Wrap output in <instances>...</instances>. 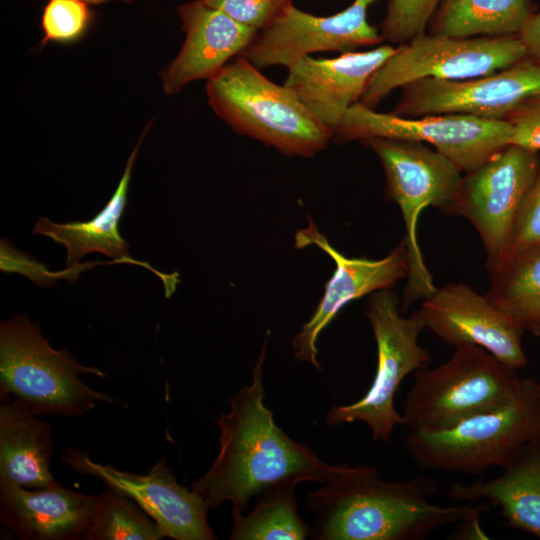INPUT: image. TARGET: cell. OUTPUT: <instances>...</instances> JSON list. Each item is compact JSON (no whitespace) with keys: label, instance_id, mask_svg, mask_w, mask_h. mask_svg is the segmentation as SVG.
Segmentation results:
<instances>
[{"label":"cell","instance_id":"cell-1","mask_svg":"<svg viewBox=\"0 0 540 540\" xmlns=\"http://www.w3.org/2000/svg\"><path fill=\"white\" fill-rule=\"evenodd\" d=\"M265 348L266 343L251 383L229 397L230 410L216 421L220 447L214 462L191 486L207 507L213 509L230 501L232 512L246 513L250 498L272 485L302 481L328 485L379 475L376 468L365 464L326 463L275 423L273 411L264 404Z\"/></svg>","mask_w":540,"mask_h":540},{"label":"cell","instance_id":"cell-2","mask_svg":"<svg viewBox=\"0 0 540 540\" xmlns=\"http://www.w3.org/2000/svg\"><path fill=\"white\" fill-rule=\"evenodd\" d=\"M379 475L323 485L309 493L311 535L318 540H422L461 522L478 505L441 506L429 497L438 485L427 475L382 481Z\"/></svg>","mask_w":540,"mask_h":540},{"label":"cell","instance_id":"cell-3","mask_svg":"<svg viewBox=\"0 0 540 540\" xmlns=\"http://www.w3.org/2000/svg\"><path fill=\"white\" fill-rule=\"evenodd\" d=\"M209 105L235 132L286 156L312 157L333 140L326 127L287 86L274 83L243 56L207 80Z\"/></svg>","mask_w":540,"mask_h":540},{"label":"cell","instance_id":"cell-4","mask_svg":"<svg viewBox=\"0 0 540 540\" xmlns=\"http://www.w3.org/2000/svg\"><path fill=\"white\" fill-rule=\"evenodd\" d=\"M524 379L479 346H455L444 363L414 373L403 403V425L408 431L447 430L505 406L520 394Z\"/></svg>","mask_w":540,"mask_h":540},{"label":"cell","instance_id":"cell-5","mask_svg":"<svg viewBox=\"0 0 540 540\" xmlns=\"http://www.w3.org/2000/svg\"><path fill=\"white\" fill-rule=\"evenodd\" d=\"M79 373L99 377L96 367L81 365L67 350L53 349L39 325L25 315L0 324V395L18 401L36 415L82 416L97 402L117 403L90 388Z\"/></svg>","mask_w":540,"mask_h":540},{"label":"cell","instance_id":"cell-6","mask_svg":"<svg viewBox=\"0 0 540 540\" xmlns=\"http://www.w3.org/2000/svg\"><path fill=\"white\" fill-rule=\"evenodd\" d=\"M540 440V384L525 378L505 406L439 432L408 431L406 449L417 466L478 474L504 467L524 446Z\"/></svg>","mask_w":540,"mask_h":540},{"label":"cell","instance_id":"cell-7","mask_svg":"<svg viewBox=\"0 0 540 540\" xmlns=\"http://www.w3.org/2000/svg\"><path fill=\"white\" fill-rule=\"evenodd\" d=\"M364 142L380 160L385 172L386 197L399 206L405 224L403 239L409 271L400 300L401 311L405 313L414 302L429 298L437 290L417 240L419 215L427 207L444 213L457 192L463 171L422 142L388 138Z\"/></svg>","mask_w":540,"mask_h":540},{"label":"cell","instance_id":"cell-8","mask_svg":"<svg viewBox=\"0 0 540 540\" xmlns=\"http://www.w3.org/2000/svg\"><path fill=\"white\" fill-rule=\"evenodd\" d=\"M366 316L377 346V368L365 395L348 405H333L327 412L328 425L361 421L366 424L374 441L387 442L395 426L403 425V417L394 405V397L403 379L429 366V351L419 344L420 333L426 329L417 311L402 316L400 299L391 289L371 294Z\"/></svg>","mask_w":540,"mask_h":540},{"label":"cell","instance_id":"cell-9","mask_svg":"<svg viewBox=\"0 0 540 540\" xmlns=\"http://www.w3.org/2000/svg\"><path fill=\"white\" fill-rule=\"evenodd\" d=\"M528 57L518 35L458 38L422 34L399 45L374 73L360 103L374 109L396 88L423 78L465 80L507 68Z\"/></svg>","mask_w":540,"mask_h":540},{"label":"cell","instance_id":"cell-10","mask_svg":"<svg viewBox=\"0 0 540 540\" xmlns=\"http://www.w3.org/2000/svg\"><path fill=\"white\" fill-rule=\"evenodd\" d=\"M511 132L512 126L507 120L467 114L405 118L379 113L357 102L344 114L333 140L342 143L388 138L428 143L463 172H469L509 145Z\"/></svg>","mask_w":540,"mask_h":540},{"label":"cell","instance_id":"cell-11","mask_svg":"<svg viewBox=\"0 0 540 540\" xmlns=\"http://www.w3.org/2000/svg\"><path fill=\"white\" fill-rule=\"evenodd\" d=\"M538 152L507 145L476 169L465 172L444 212L467 219L486 251L488 272L503 259L521 203L539 168Z\"/></svg>","mask_w":540,"mask_h":540},{"label":"cell","instance_id":"cell-12","mask_svg":"<svg viewBox=\"0 0 540 540\" xmlns=\"http://www.w3.org/2000/svg\"><path fill=\"white\" fill-rule=\"evenodd\" d=\"M401 89L392 111L396 116L467 114L506 120L524 102L540 95V62L526 57L492 74L465 80L423 78Z\"/></svg>","mask_w":540,"mask_h":540},{"label":"cell","instance_id":"cell-13","mask_svg":"<svg viewBox=\"0 0 540 540\" xmlns=\"http://www.w3.org/2000/svg\"><path fill=\"white\" fill-rule=\"evenodd\" d=\"M378 0H353L330 16H315L293 4L269 27L258 32L240 54L259 69L290 67L316 52L347 53L383 42L380 32L368 22L369 7Z\"/></svg>","mask_w":540,"mask_h":540},{"label":"cell","instance_id":"cell-14","mask_svg":"<svg viewBox=\"0 0 540 540\" xmlns=\"http://www.w3.org/2000/svg\"><path fill=\"white\" fill-rule=\"evenodd\" d=\"M61 459L74 471L96 478L135 502L155 521L163 538L216 539L207 521L210 509L192 488L189 490L178 483L165 459L157 462L145 474L97 463L88 453L75 448L64 449Z\"/></svg>","mask_w":540,"mask_h":540},{"label":"cell","instance_id":"cell-15","mask_svg":"<svg viewBox=\"0 0 540 540\" xmlns=\"http://www.w3.org/2000/svg\"><path fill=\"white\" fill-rule=\"evenodd\" d=\"M314 245L323 250L336 265L325 285L324 294L310 319L292 341L294 356L320 369L317 342L320 333L349 302L376 291L391 289L409 271L404 239L384 258H349L336 250L315 224L310 223L295 235L296 248Z\"/></svg>","mask_w":540,"mask_h":540},{"label":"cell","instance_id":"cell-16","mask_svg":"<svg viewBox=\"0 0 540 540\" xmlns=\"http://www.w3.org/2000/svg\"><path fill=\"white\" fill-rule=\"evenodd\" d=\"M420 313L426 329L450 346H479L518 370L527 358L522 348L524 330L486 295L463 283H449L423 300Z\"/></svg>","mask_w":540,"mask_h":540},{"label":"cell","instance_id":"cell-17","mask_svg":"<svg viewBox=\"0 0 540 540\" xmlns=\"http://www.w3.org/2000/svg\"><path fill=\"white\" fill-rule=\"evenodd\" d=\"M396 49L385 44L330 59L306 56L287 68L284 85L334 133L346 111L360 101L371 77Z\"/></svg>","mask_w":540,"mask_h":540},{"label":"cell","instance_id":"cell-18","mask_svg":"<svg viewBox=\"0 0 540 540\" xmlns=\"http://www.w3.org/2000/svg\"><path fill=\"white\" fill-rule=\"evenodd\" d=\"M177 14L185 40L161 76L163 90L168 95L176 94L193 81L212 78L258 34L256 29L235 21L202 0L180 5Z\"/></svg>","mask_w":540,"mask_h":540},{"label":"cell","instance_id":"cell-19","mask_svg":"<svg viewBox=\"0 0 540 540\" xmlns=\"http://www.w3.org/2000/svg\"><path fill=\"white\" fill-rule=\"evenodd\" d=\"M96 500L58 482L27 488L0 481V520L22 540H87Z\"/></svg>","mask_w":540,"mask_h":540},{"label":"cell","instance_id":"cell-20","mask_svg":"<svg viewBox=\"0 0 540 540\" xmlns=\"http://www.w3.org/2000/svg\"><path fill=\"white\" fill-rule=\"evenodd\" d=\"M502 469L488 480L454 482L447 494L458 503L488 501L508 526L540 539V440L524 446Z\"/></svg>","mask_w":540,"mask_h":540},{"label":"cell","instance_id":"cell-21","mask_svg":"<svg viewBox=\"0 0 540 540\" xmlns=\"http://www.w3.org/2000/svg\"><path fill=\"white\" fill-rule=\"evenodd\" d=\"M0 481L43 488L57 481L50 470L51 424L14 399H1Z\"/></svg>","mask_w":540,"mask_h":540},{"label":"cell","instance_id":"cell-22","mask_svg":"<svg viewBox=\"0 0 540 540\" xmlns=\"http://www.w3.org/2000/svg\"><path fill=\"white\" fill-rule=\"evenodd\" d=\"M145 135L131 153L122 178L109 202L92 220L54 223L39 217L32 230L62 244L67 250V266H72L90 252H100L119 261H132L127 242L120 236L118 223L125 209L128 186L135 158Z\"/></svg>","mask_w":540,"mask_h":540},{"label":"cell","instance_id":"cell-23","mask_svg":"<svg viewBox=\"0 0 540 540\" xmlns=\"http://www.w3.org/2000/svg\"><path fill=\"white\" fill-rule=\"evenodd\" d=\"M532 14L529 0H440L430 33L458 38L518 35Z\"/></svg>","mask_w":540,"mask_h":540},{"label":"cell","instance_id":"cell-24","mask_svg":"<svg viewBox=\"0 0 540 540\" xmlns=\"http://www.w3.org/2000/svg\"><path fill=\"white\" fill-rule=\"evenodd\" d=\"M295 483H282L260 491L249 513L232 512L231 540H303L308 528L297 511Z\"/></svg>","mask_w":540,"mask_h":540},{"label":"cell","instance_id":"cell-25","mask_svg":"<svg viewBox=\"0 0 540 540\" xmlns=\"http://www.w3.org/2000/svg\"><path fill=\"white\" fill-rule=\"evenodd\" d=\"M486 297L516 321L540 305V246L489 273Z\"/></svg>","mask_w":540,"mask_h":540},{"label":"cell","instance_id":"cell-26","mask_svg":"<svg viewBox=\"0 0 540 540\" xmlns=\"http://www.w3.org/2000/svg\"><path fill=\"white\" fill-rule=\"evenodd\" d=\"M155 521L128 497L107 487L97 495L87 540H159Z\"/></svg>","mask_w":540,"mask_h":540},{"label":"cell","instance_id":"cell-27","mask_svg":"<svg viewBox=\"0 0 540 540\" xmlns=\"http://www.w3.org/2000/svg\"><path fill=\"white\" fill-rule=\"evenodd\" d=\"M440 0H390L381 23L383 42L406 44L426 33Z\"/></svg>","mask_w":540,"mask_h":540},{"label":"cell","instance_id":"cell-28","mask_svg":"<svg viewBox=\"0 0 540 540\" xmlns=\"http://www.w3.org/2000/svg\"><path fill=\"white\" fill-rule=\"evenodd\" d=\"M539 246L540 164L537 175L527 191L516 215L501 264Z\"/></svg>","mask_w":540,"mask_h":540},{"label":"cell","instance_id":"cell-29","mask_svg":"<svg viewBox=\"0 0 540 540\" xmlns=\"http://www.w3.org/2000/svg\"><path fill=\"white\" fill-rule=\"evenodd\" d=\"M89 18L88 3L83 0H49L41 19L43 43L75 40L86 29Z\"/></svg>","mask_w":540,"mask_h":540},{"label":"cell","instance_id":"cell-30","mask_svg":"<svg viewBox=\"0 0 540 540\" xmlns=\"http://www.w3.org/2000/svg\"><path fill=\"white\" fill-rule=\"evenodd\" d=\"M235 21L256 29L269 27L292 4V0H202Z\"/></svg>","mask_w":540,"mask_h":540},{"label":"cell","instance_id":"cell-31","mask_svg":"<svg viewBox=\"0 0 540 540\" xmlns=\"http://www.w3.org/2000/svg\"><path fill=\"white\" fill-rule=\"evenodd\" d=\"M506 120L512 126L510 145L540 151V95L524 102Z\"/></svg>","mask_w":540,"mask_h":540},{"label":"cell","instance_id":"cell-32","mask_svg":"<svg viewBox=\"0 0 540 540\" xmlns=\"http://www.w3.org/2000/svg\"><path fill=\"white\" fill-rule=\"evenodd\" d=\"M518 36L528 57L540 62V12L531 15Z\"/></svg>","mask_w":540,"mask_h":540},{"label":"cell","instance_id":"cell-33","mask_svg":"<svg viewBox=\"0 0 540 540\" xmlns=\"http://www.w3.org/2000/svg\"><path fill=\"white\" fill-rule=\"evenodd\" d=\"M522 329L540 335V305L517 319Z\"/></svg>","mask_w":540,"mask_h":540},{"label":"cell","instance_id":"cell-34","mask_svg":"<svg viewBox=\"0 0 540 540\" xmlns=\"http://www.w3.org/2000/svg\"><path fill=\"white\" fill-rule=\"evenodd\" d=\"M87 2L88 4H100L105 2H111V1H131V0H83Z\"/></svg>","mask_w":540,"mask_h":540}]
</instances>
